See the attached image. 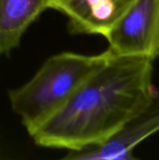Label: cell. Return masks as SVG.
Here are the masks:
<instances>
[{"instance_id":"5","label":"cell","mask_w":159,"mask_h":160,"mask_svg":"<svg viewBox=\"0 0 159 160\" xmlns=\"http://www.w3.org/2000/svg\"><path fill=\"white\" fill-rule=\"evenodd\" d=\"M134 0H47V8L65 14L71 34L105 37Z\"/></svg>"},{"instance_id":"6","label":"cell","mask_w":159,"mask_h":160,"mask_svg":"<svg viewBox=\"0 0 159 160\" xmlns=\"http://www.w3.org/2000/svg\"><path fill=\"white\" fill-rule=\"evenodd\" d=\"M47 9V0H0V55L19 47L26 29Z\"/></svg>"},{"instance_id":"1","label":"cell","mask_w":159,"mask_h":160,"mask_svg":"<svg viewBox=\"0 0 159 160\" xmlns=\"http://www.w3.org/2000/svg\"><path fill=\"white\" fill-rule=\"evenodd\" d=\"M153 61L114 53L30 134L41 147L78 151L99 144L152 100Z\"/></svg>"},{"instance_id":"4","label":"cell","mask_w":159,"mask_h":160,"mask_svg":"<svg viewBox=\"0 0 159 160\" xmlns=\"http://www.w3.org/2000/svg\"><path fill=\"white\" fill-rule=\"evenodd\" d=\"M159 132V93L138 114L127 121L105 142L81 149L68 151L65 159L133 160L135 148L152 135Z\"/></svg>"},{"instance_id":"2","label":"cell","mask_w":159,"mask_h":160,"mask_svg":"<svg viewBox=\"0 0 159 160\" xmlns=\"http://www.w3.org/2000/svg\"><path fill=\"white\" fill-rule=\"evenodd\" d=\"M106 56L107 50L95 55L70 52L52 55L26 83L8 92L12 111L29 135L69 99Z\"/></svg>"},{"instance_id":"3","label":"cell","mask_w":159,"mask_h":160,"mask_svg":"<svg viewBox=\"0 0 159 160\" xmlns=\"http://www.w3.org/2000/svg\"><path fill=\"white\" fill-rule=\"evenodd\" d=\"M104 38L114 53L154 62L159 56V0H134Z\"/></svg>"}]
</instances>
